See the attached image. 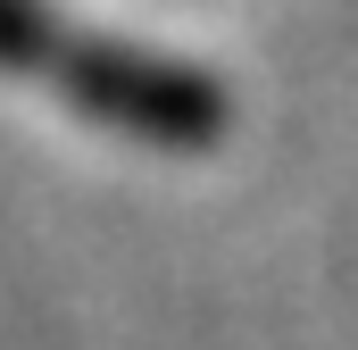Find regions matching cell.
Instances as JSON below:
<instances>
[{
  "label": "cell",
  "instance_id": "obj_1",
  "mask_svg": "<svg viewBox=\"0 0 358 350\" xmlns=\"http://www.w3.org/2000/svg\"><path fill=\"white\" fill-rule=\"evenodd\" d=\"M59 100H76L84 117L117 125V134H142V142H167V150H200L225 134V92L208 67H183L159 50H134V42H100L76 34L59 42V59L42 67Z\"/></svg>",
  "mask_w": 358,
  "mask_h": 350
}]
</instances>
